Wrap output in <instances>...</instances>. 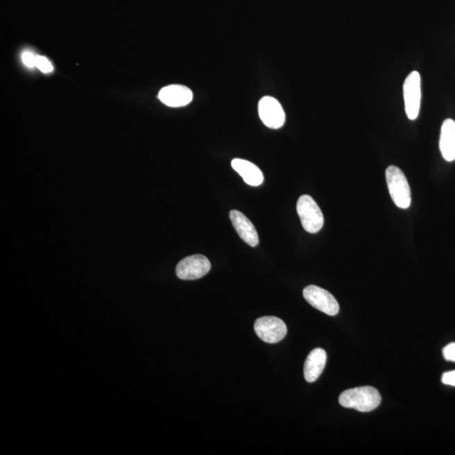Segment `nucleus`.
<instances>
[{
    "mask_svg": "<svg viewBox=\"0 0 455 455\" xmlns=\"http://www.w3.org/2000/svg\"><path fill=\"white\" fill-rule=\"evenodd\" d=\"M381 402V395L374 387L363 386L347 390L341 394L339 403L341 406L352 408L361 413L374 411Z\"/></svg>",
    "mask_w": 455,
    "mask_h": 455,
    "instance_id": "nucleus-1",
    "label": "nucleus"
},
{
    "mask_svg": "<svg viewBox=\"0 0 455 455\" xmlns=\"http://www.w3.org/2000/svg\"><path fill=\"white\" fill-rule=\"evenodd\" d=\"M386 178L390 195L395 205L407 209L411 204L409 183L401 169L390 166L386 169Z\"/></svg>",
    "mask_w": 455,
    "mask_h": 455,
    "instance_id": "nucleus-2",
    "label": "nucleus"
},
{
    "mask_svg": "<svg viewBox=\"0 0 455 455\" xmlns=\"http://www.w3.org/2000/svg\"><path fill=\"white\" fill-rule=\"evenodd\" d=\"M297 213L299 214L302 226L308 233L316 234L323 229V212L311 196L303 195L298 200Z\"/></svg>",
    "mask_w": 455,
    "mask_h": 455,
    "instance_id": "nucleus-3",
    "label": "nucleus"
},
{
    "mask_svg": "<svg viewBox=\"0 0 455 455\" xmlns=\"http://www.w3.org/2000/svg\"><path fill=\"white\" fill-rule=\"evenodd\" d=\"M403 96L408 119H418L421 108L422 89L421 76L418 71L411 72L403 85Z\"/></svg>",
    "mask_w": 455,
    "mask_h": 455,
    "instance_id": "nucleus-4",
    "label": "nucleus"
},
{
    "mask_svg": "<svg viewBox=\"0 0 455 455\" xmlns=\"http://www.w3.org/2000/svg\"><path fill=\"white\" fill-rule=\"evenodd\" d=\"M254 329L259 338L270 344L280 343L288 332L284 320L275 316L259 318L255 323Z\"/></svg>",
    "mask_w": 455,
    "mask_h": 455,
    "instance_id": "nucleus-5",
    "label": "nucleus"
},
{
    "mask_svg": "<svg viewBox=\"0 0 455 455\" xmlns=\"http://www.w3.org/2000/svg\"><path fill=\"white\" fill-rule=\"evenodd\" d=\"M306 301L314 308L329 316H336L339 312V304L335 297L324 289L315 285H309L303 291Z\"/></svg>",
    "mask_w": 455,
    "mask_h": 455,
    "instance_id": "nucleus-6",
    "label": "nucleus"
},
{
    "mask_svg": "<svg viewBox=\"0 0 455 455\" xmlns=\"http://www.w3.org/2000/svg\"><path fill=\"white\" fill-rule=\"evenodd\" d=\"M211 269V264L203 255H192L184 258L176 266L175 273L180 280H196L206 275Z\"/></svg>",
    "mask_w": 455,
    "mask_h": 455,
    "instance_id": "nucleus-7",
    "label": "nucleus"
},
{
    "mask_svg": "<svg viewBox=\"0 0 455 455\" xmlns=\"http://www.w3.org/2000/svg\"><path fill=\"white\" fill-rule=\"evenodd\" d=\"M258 113L262 123L272 129H280L284 126L286 115L280 102L276 98L264 96L258 104Z\"/></svg>",
    "mask_w": 455,
    "mask_h": 455,
    "instance_id": "nucleus-8",
    "label": "nucleus"
},
{
    "mask_svg": "<svg viewBox=\"0 0 455 455\" xmlns=\"http://www.w3.org/2000/svg\"><path fill=\"white\" fill-rule=\"evenodd\" d=\"M159 99L167 107L182 108L194 99L191 90L182 85H171L160 89Z\"/></svg>",
    "mask_w": 455,
    "mask_h": 455,
    "instance_id": "nucleus-9",
    "label": "nucleus"
},
{
    "mask_svg": "<svg viewBox=\"0 0 455 455\" xmlns=\"http://www.w3.org/2000/svg\"><path fill=\"white\" fill-rule=\"evenodd\" d=\"M230 218L231 223L237 230L243 241L250 246L256 247L259 244V237L256 228L250 219L240 211L231 210L230 212Z\"/></svg>",
    "mask_w": 455,
    "mask_h": 455,
    "instance_id": "nucleus-10",
    "label": "nucleus"
},
{
    "mask_svg": "<svg viewBox=\"0 0 455 455\" xmlns=\"http://www.w3.org/2000/svg\"><path fill=\"white\" fill-rule=\"evenodd\" d=\"M327 352L323 349L316 348L311 351L304 363V375L306 381L313 383L320 377L327 363Z\"/></svg>",
    "mask_w": 455,
    "mask_h": 455,
    "instance_id": "nucleus-11",
    "label": "nucleus"
},
{
    "mask_svg": "<svg viewBox=\"0 0 455 455\" xmlns=\"http://www.w3.org/2000/svg\"><path fill=\"white\" fill-rule=\"evenodd\" d=\"M231 166L248 185L258 187L264 182V176L260 169L248 160L234 159Z\"/></svg>",
    "mask_w": 455,
    "mask_h": 455,
    "instance_id": "nucleus-12",
    "label": "nucleus"
},
{
    "mask_svg": "<svg viewBox=\"0 0 455 455\" xmlns=\"http://www.w3.org/2000/svg\"><path fill=\"white\" fill-rule=\"evenodd\" d=\"M443 158L446 162L455 160V121L446 119L441 128L440 141H439Z\"/></svg>",
    "mask_w": 455,
    "mask_h": 455,
    "instance_id": "nucleus-13",
    "label": "nucleus"
},
{
    "mask_svg": "<svg viewBox=\"0 0 455 455\" xmlns=\"http://www.w3.org/2000/svg\"><path fill=\"white\" fill-rule=\"evenodd\" d=\"M36 67L44 74L53 72V67L48 58L42 56H37Z\"/></svg>",
    "mask_w": 455,
    "mask_h": 455,
    "instance_id": "nucleus-14",
    "label": "nucleus"
},
{
    "mask_svg": "<svg viewBox=\"0 0 455 455\" xmlns=\"http://www.w3.org/2000/svg\"><path fill=\"white\" fill-rule=\"evenodd\" d=\"M22 61L28 68H34L37 64V55L30 52H25L22 54Z\"/></svg>",
    "mask_w": 455,
    "mask_h": 455,
    "instance_id": "nucleus-15",
    "label": "nucleus"
},
{
    "mask_svg": "<svg viewBox=\"0 0 455 455\" xmlns=\"http://www.w3.org/2000/svg\"><path fill=\"white\" fill-rule=\"evenodd\" d=\"M443 354L446 360L455 362V343H450L443 348Z\"/></svg>",
    "mask_w": 455,
    "mask_h": 455,
    "instance_id": "nucleus-16",
    "label": "nucleus"
},
{
    "mask_svg": "<svg viewBox=\"0 0 455 455\" xmlns=\"http://www.w3.org/2000/svg\"><path fill=\"white\" fill-rule=\"evenodd\" d=\"M442 382L448 386H455V371L445 372L442 376Z\"/></svg>",
    "mask_w": 455,
    "mask_h": 455,
    "instance_id": "nucleus-17",
    "label": "nucleus"
}]
</instances>
